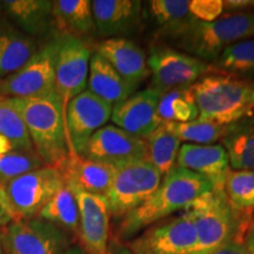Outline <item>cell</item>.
Masks as SVG:
<instances>
[{"label": "cell", "mask_w": 254, "mask_h": 254, "mask_svg": "<svg viewBox=\"0 0 254 254\" xmlns=\"http://www.w3.org/2000/svg\"><path fill=\"white\" fill-rule=\"evenodd\" d=\"M212 189L213 187L204 177L176 166L139 207L122 219L117 239H132L155 222L171 217L178 211H184L193 200Z\"/></svg>", "instance_id": "cell-1"}, {"label": "cell", "mask_w": 254, "mask_h": 254, "mask_svg": "<svg viewBox=\"0 0 254 254\" xmlns=\"http://www.w3.org/2000/svg\"><path fill=\"white\" fill-rule=\"evenodd\" d=\"M2 101L24 120L34 151L44 164L62 171L69 157V148L63 103L56 91L44 97Z\"/></svg>", "instance_id": "cell-2"}, {"label": "cell", "mask_w": 254, "mask_h": 254, "mask_svg": "<svg viewBox=\"0 0 254 254\" xmlns=\"http://www.w3.org/2000/svg\"><path fill=\"white\" fill-rule=\"evenodd\" d=\"M160 36L176 50L212 64L226 47L254 38V12L222 14L209 23L193 20Z\"/></svg>", "instance_id": "cell-3"}, {"label": "cell", "mask_w": 254, "mask_h": 254, "mask_svg": "<svg viewBox=\"0 0 254 254\" xmlns=\"http://www.w3.org/2000/svg\"><path fill=\"white\" fill-rule=\"evenodd\" d=\"M196 234L192 254H211L230 241H243L252 217L232 207L224 190L212 189L185 207Z\"/></svg>", "instance_id": "cell-4"}, {"label": "cell", "mask_w": 254, "mask_h": 254, "mask_svg": "<svg viewBox=\"0 0 254 254\" xmlns=\"http://www.w3.org/2000/svg\"><path fill=\"white\" fill-rule=\"evenodd\" d=\"M198 120L226 126L254 116V81L208 73L192 87Z\"/></svg>", "instance_id": "cell-5"}, {"label": "cell", "mask_w": 254, "mask_h": 254, "mask_svg": "<svg viewBox=\"0 0 254 254\" xmlns=\"http://www.w3.org/2000/svg\"><path fill=\"white\" fill-rule=\"evenodd\" d=\"M64 186L65 179L58 168L44 166L11 180L2 190L13 219L20 220L38 217L41 208Z\"/></svg>", "instance_id": "cell-6"}, {"label": "cell", "mask_w": 254, "mask_h": 254, "mask_svg": "<svg viewBox=\"0 0 254 254\" xmlns=\"http://www.w3.org/2000/svg\"><path fill=\"white\" fill-rule=\"evenodd\" d=\"M60 37L38 49L19 71L0 80V100L28 99L55 92L56 59Z\"/></svg>", "instance_id": "cell-7"}, {"label": "cell", "mask_w": 254, "mask_h": 254, "mask_svg": "<svg viewBox=\"0 0 254 254\" xmlns=\"http://www.w3.org/2000/svg\"><path fill=\"white\" fill-rule=\"evenodd\" d=\"M163 177L147 159L116 167L106 194L111 215L124 218L157 190Z\"/></svg>", "instance_id": "cell-8"}, {"label": "cell", "mask_w": 254, "mask_h": 254, "mask_svg": "<svg viewBox=\"0 0 254 254\" xmlns=\"http://www.w3.org/2000/svg\"><path fill=\"white\" fill-rule=\"evenodd\" d=\"M152 87L159 93L192 87L209 73V64L173 47H155L147 58Z\"/></svg>", "instance_id": "cell-9"}, {"label": "cell", "mask_w": 254, "mask_h": 254, "mask_svg": "<svg viewBox=\"0 0 254 254\" xmlns=\"http://www.w3.org/2000/svg\"><path fill=\"white\" fill-rule=\"evenodd\" d=\"M195 244L194 225L183 211L145 228L126 246L133 254H192Z\"/></svg>", "instance_id": "cell-10"}, {"label": "cell", "mask_w": 254, "mask_h": 254, "mask_svg": "<svg viewBox=\"0 0 254 254\" xmlns=\"http://www.w3.org/2000/svg\"><path fill=\"white\" fill-rule=\"evenodd\" d=\"M0 240L7 254H63L69 244L65 231L39 217L12 221Z\"/></svg>", "instance_id": "cell-11"}, {"label": "cell", "mask_w": 254, "mask_h": 254, "mask_svg": "<svg viewBox=\"0 0 254 254\" xmlns=\"http://www.w3.org/2000/svg\"><path fill=\"white\" fill-rule=\"evenodd\" d=\"M91 50L82 39L62 36L56 59L55 91L62 99L64 113L67 104L87 87Z\"/></svg>", "instance_id": "cell-12"}, {"label": "cell", "mask_w": 254, "mask_h": 254, "mask_svg": "<svg viewBox=\"0 0 254 254\" xmlns=\"http://www.w3.org/2000/svg\"><path fill=\"white\" fill-rule=\"evenodd\" d=\"M112 109V105L105 103L87 90L69 101L65 110L69 155L81 153L91 136L111 119Z\"/></svg>", "instance_id": "cell-13"}, {"label": "cell", "mask_w": 254, "mask_h": 254, "mask_svg": "<svg viewBox=\"0 0 254 254\" xmlns=\"http://www.w3.org/2000/svg\"><path fill=\"white\" fill-rule=\"evenodd\" d=\"M79 155L118 167L147 159V145L144 139L116 125H105L91 136Z\"/></svg>", "instance_id": "cell-14"}, {"label": "cell", "mask_w": 254, "mask_h": 254, "mask_svg": "<svg viewBox=\"0 0 254 254\" xmlns=\"http://www.w3.org/2000/svg\"><path fill=\"white\" fill-rule=\"evenodd\" d=\"M71 189V187H69ZM79 208L78 236L86 254H105L110 241V206L106 196L71 189Z\"/></svg>", "instance_id": "cell-15"}, {"label": "cell", "mask_w": 254, "mask_h": 254, "mask_svg": "<svg viewBox=\"0 0 254 254\" xmlns=\"http://www.w3.org/2000/svg\"><path fill=\"white\" fill-rule=\"evenodd\" d=\"M161 93L153 88L136 91L122 103L114 105L111 120L119 128L145 139L163 123L158 114Z\"/></svg>", "instance_id": "cell-16"}, {"label": "cell", "mask_w": 254, "mask_h": 254, "mask_svg": "<svg viewBox=\"0 0 254 254\" xmlns=\"http://www.w3.org/2000/svg\"><path fill=\"white\" fill-rule=\"evenodd\" d=\"M95 32L100 37L124 38L140 24V0H93L91 1Z\"/></svg>", "instance_id": "cell-17"}, {"label": "cell", "mask_w": 254, "mask_h": 254, "mask_svg": "<svg viewBox=\"0 0 254 254\" xmlns=\"http://www.w3.org/2000/svg\"><path fill=\"white\" fill-rule=\"evenodd\" d=\"M177 166L204 177L213 189L224 190L231 171L228 157L221 144H184L177 157Z\"/></svg>", "instance_id": "cell-18"}, {"label": "cell", "mask_w": 254, "mask_h": 254, "mask_svg": "<svg viewBox=\"0 0 254 254\" xmlns=\"http://www.w3.org/2000/svg\"><path fill=\"white\" fill-rule=\"evenodd\" d=\"M97 53L129 84L140 86L151 75L145 52L126 38H111L98 46Z\"/></svg>", "instance_id": "cell-19"}, {"label": "cell", "mask_w": 254, "mask_h": 254, "mask_svg": "<svg viewBox=\"0 0 254 254\" xmlns=\"http://www.w3.org/2000/svg\"><path fill=\"white\" fill-rule=\"evenodd\" d=\"M60 172L63 173L65 184L71 189L106 196L116 167L81 155L71 154Z\"/></svg>", "instance_id": "cell-20"}, {"label": "cell", "mask_w": 254, "mask_h": 254, "mask_svg": "<svg viewBox=\"0 0 254 254\" xmlns=\"http://www.w3.org/2000/svg\"><path fill=\"white\" fill-rule=\"evenodd\" d=\"M136 88L138 86L126 81L97 52L91 56L87 77L88 92L114 106L135 93Z\"/></svg>", "instance_id": "cell-21"}, {"label": "cell", "mask_w": 254, "mask_h": 254, "mask_svg": "<svg viewBox=\"0 0 254 254\" xmlns=\"http://www.w3.org/2000/svg\"><path fill=\"white\" fill-rule=\"evenodd\" d=\"M38 49L36 38L12 24H0V80L19 71Z\"/></svg>", "instance_id": "cell-22"}, {"label": "cell", "mask_w": 254, "mask_h": 254, "mask_svg": "<svg viewBox=\"0 0 254 254\" xmlns=\"http://www.w3.org/2000/svg\"><path fill=\"white\" fill-rule=\"evenodd\" d=\"M0 7L18 30L32 38L45 33L53 21L49 0H5L0 1Z\"/></svg>", "instance_id": "cell-23"}, {"label": "cell", "mask_w": 254, "mask_h": 254, "mask_svg": "<svg viewBox=\"0 0 254 254\" xmlns=\"http://www.w3.org/2000/svg\"><path fill=\"white\" fill-rule=\"evenodd\" d=\"M220 140L231 170L254 171V116L226 125Z\"/></svg>", "instance_id": "cell-24"}, {"label": "cell", "mask_w": 254, "mask_h": 254, "mask_svg": "<svg viewBox=\"0 0 254 254\" xmlns=\"http://www.w3.org/2000/svg\"><path fill=\"white\" fill-rule=\"evenodd\" d=\"M52 17L63 36L81 39L95 32L90 0H57L52 1Z\"/></svg>", "instance_id": "cell-25"}, {"label": "cell", "mask_w": 254, "mask_h": 254, "mask_svg": "<svg viewBox=\"0 0 254 254\" xmlns=\"http://www.w3.org/2000/svg\"><path fill=\"white\" fill-rule=\"evenodd\" d=\"M209 73L254 81V38L226 47L214 63L209 64Z\"/></svg>", "instance_id": "cell-26"}, {"label": "cell", "mask_w": 254, "mask_h": 254, "mask_svg": "<svg viewBox=\"0 0 254 254\" xmlns=\"http://www.w3.org/2000/svg\"><path fill=\"white\" fill-rule=\"evenodd\" d=\"M147 160L157 168L161 177L167 176L177 166V157L182 141L161 123L147 138Z\"/></svg>", "instance_id": "cell-27"}, {"label": "cell", "mask_w": 254, "mask_h": 254, "mask_svg": "<svg viewBox=\"0 0 254 254\" xmlns=\"http://www.w3.org/2000/svg\"><path fill=\"white\" fill-rule=\"evenodd\" d=\"M9 151L33 152L34 147L19 113L0 100V154Z\"/></svg>", "instance_id": "cell-28"}, {"label": "cell", "mask_w": 254, "mask_h": 254, "mask_svg": "<svg viewBox=\"0 0 254 254\" xmlns=\"http://www.w3.org/2000/svg\"><path fill=\"white\" fill-rule=\"evenodd\" d=\"M38 217L52 222L62 230L78 233L79 208L74 193L66 185L53 195L47 204L41 208Z\"/></svg>", "instance_id": "cell-29"}, {"label": "cell", "mask_w": 254, "mask_h": 254, "mask_svg": "<svg viewBox=\"0 0 254 254\" xmlns=\"http://www.w3.org/2000/svg\"><path fill=\"white\" fill-rule=\"evenodd\" d=\"M158 114L163 122L190 123L199 117L192 88L174 90L161 94L158 104Z\"/></svg>", "instance_id": "cell-30"}, {"label": "cell", "mask_w": 254, "mask_h": 254, "mask_svg": "<svg viewBox=\"0 0 254 254\" xmlns=\"http://www.w3.org/2000/svg\"><path fill=\"white\" fill-rule=\"evenodd\" d=\"M226 196L236 211L251 215L254 212V171H234L227 174L224 185Z\"/></svg>", "instance_id": "cell-31"}, {"label": "cell", "mask_w": 254, "mask_h": 254, "mask_svg": "<svg viewBox=\"0 0 254 254\" xmlns=\"http://www.w3.org/2000/svg\"><path fill=\"white\" fill-rule=\"evenodd\" d=\"M148 11L160 27L159 33L195 20L190 14V0H153L148 1Z\"/></svg>", "instance_id": "cell-32"}, {"label": "cell", "mask_w": 254, "mask_h": 254, "mask_svg": "<svg viewBox=\"0 0 254 254\" xmlns=\"http://www.w3.org/2000/svg\"><path fill=\"white\" fill-rule=\"evenodd\" d=\"M163 123L171 132L179 138L180 141L198 145H211L220 140L226 127L213 123L201 122L198 119L190 123Z\"/></svg>", "instance_id": "cell-33"}, {"label": "cell", "mask_w": 254, "mask_h": 254, "mask_svg": "<svg viewBox=\"0 0 254 254\" xmlns=\"http://www.w3.org/2000/svg\"><path fill=\"white\" fill-rule=\"evenodd\" d=\"M46 166L36 151H9L0 154V187L15 178Z\"/></svg>", "instance_id": "cell-34"}, {"label": "cell", "mask_w": 254, "mask_h": 254, "mask_svg": "<svg viewBox=\"0 0 254 254\" xmlns=\"http://www.w3.org/2000/svg\"><path fill=\"white\" fill-rule=\"evenodd\" d=\"M224 13L222 0H190V14L198 21L209 23Z\"/></svg>", "instance_id": "cell-35"}, {"label": "cell", "mask_w": 254, "mask_h": 254, "mask_svg": "<svg viewBox=\"0 0 254 254\" xmlns=\"http://www.w3.org/2000/svg\"><path fill=\"white\" fill-rule=\"evenodd\" d=\"M211 254H250L243 241H230Z\"/></svg>", "instance_id": "cell-36"}, {"label": "cell", "mask_w": 254, "mask_h": 254, "mask_svg": "<svg viewBox=\"0 0 254 254\" xmlns=\"http://www.w3.org/2000/svg\"><path fill=\"white\" fill-rule=\"evenodd\" d=\"M105 254H133V253L127 249L126 245H123L122 241L118 239H112L109 241V245H107V250Z\"/></svg>", "instance_id": "cell-37"}, {"label": "cell", "mask_w": 254, "mask_h": 254, "mask_svg": "<svg viewBox=\"0 0 254 254\" xmlns=\"http://www.w3.org/2000/svg\"><path fill=\"white\" fill-rule=\"evenodd\" d=\"M244 245H245L246 250L249 251L250 254H254V219H252L250 222L249 227L245 232L244 236Z\"/></svg>", "instance_id": "cell-38"}, {"label": "cell", "mask_w": 254, "mask_h": 254, "mask_svg": "<svg viewBox=\"0 0 254 254\" xmlns=\"http://www.w3.org/2000/svg\"><path fill=\"white\" fill-rule=\"evenodd\" d=\"M13 221L12 215L8 213V211L4 207V205L0 202V230L5 228L7 225L11 224Z\"/></svg>", "instance_id": "cell-39"}, {"label": "cell", "mask_w": 254, "mask_h": 254, "mask_svg": "<svg viewBox=\"0 0 254 254\" xmlns=\"http://www.w3.org/2000/svg\"><path fill=\"white\" fill-rule=\"evenodd\" d=\"M0 202H1L2 205H4V207L7 209L8 211V213L12 215V212H11V209H9V207H8V204H7V201H6V196H5V193H4V190H2V189L1 187H0ZM12 218H13V215H12ZM14 220V219H13Z\"/></svg>", "instance_id": "cell-40"}, {"label": "cell", "mask_w": 254, "mask_h": 254, "mask_svg": "<svg viewBox=\"0 0 254 254\" xmlns=\"http://www.w3.org/2000/svg\"><path fill=\"white\" fill-rule=\"evenodd\" d=\"M63 254H86L82 251L80 247H71V249H67Z\"/></svg>", "instance_id": "cell-41"}, {"label": "cell", "mask_w": 254, "mask_h": 254, "mask_svg": "<svg viewBox=\"0 0 254 254\" xmlns=\"http://www.w3.org/2000/svg\"><path fill=\"white\" fill-rule=\"evenodd\" d=\"M247 12H254V0H249V4H247Z\"/></svg>", "instance_id": "cell-42"}, {"label": "cell", "mask_w": 254, "mask_h": 254, "mask_svg": "<svg viewBox=\"0 0 254 254\" xmlns=\"http://www.w3.org/2000/svg\"><path fill=\"white\" fill-rule=\"evenodd\" d=\"M2 252H4V247H2L1 240H0V254H2Z\"/></svg>", "instance_id": "cell-43"}]
</instances>
